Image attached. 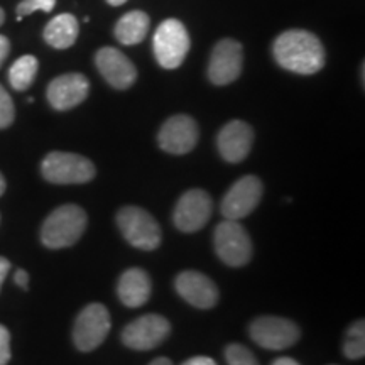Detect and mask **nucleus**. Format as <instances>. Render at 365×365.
Returning a JSON list of instances; mask_svg holds the SVG:
<instances>
[{"label":"nucleus","mask_w":365,"mask_h":365,"mask_svg":"<svg viewBox=\"0 0 365 365\" xmlns=\"http://www.w3.org/2000/svg\"><path fill=\"white\" fill-rule=\"evenodd\" d=\"M272 54L277 65L298 75H314L325 66L327 59L322 41L304 29H291L277 36Z\"/></svg>","instance_id":"1"},{"label":"nucleus","mask_w":365,"mask_h":365,"mask_svg":"<svg viewBox=\"0 0 365 365\" xmlns=\"http://www.w3.org/2000/svg\"><path fill=\"white\" fill-rule=\"evenodd\" d=\"M88 217L78 205H63L46 218L41 228V242L48 249L71 247L85 234Z\"/></svg>","instance_id":"2"},{"label":"nucleus","mask_w":365,"mask_h":365,"mask_svg":"<svg viewBox=\"0 0 365 365\" xmlns=\"http://www.w3.org/2000/svg\"><path fill=\"white\" fill-rule=\"evenodd\" d=\"M191 48L185 24L178 19H166L159 24L153 38L154 56L164 70H176L182 65Z\"/></svg>","instance_id":"3"},{"label":"nucleus","mask_w":365,"mask_h":365,"mask_svg":"<svg viewBox=\"0 0 365 365\" xmlns=\"http://www.w3.org/2000/svg\"><path fill=\"white\" fill-rule=\"evenodd\" d=\"M117 225L132 247L154 250L161 244V227L156 218L135 205H127L118 210Z\"/></svg>","instance_id":"4"},{"label":"nucleus","mask_w":365,"mask_h":365,"mask_svg":"<svg viewBox=\"0 0 365 365\" xmlns=\"http://www.w3.org/2000/svg\"><path fill=\"white\" fill-rule=\"evenodd\" d=\"M44 180L54 185H83L95 178V166L90 159L75 153L54 150L41 163Z\"/></svg>","instance_id":"5"},{"label":"nucleus","mask_w":365,"mask_h":365,"mask_svg":"<svg viewBox=\"0 0 365 365\" xmlns=\"http://www.w3.org/2000/svg\"><path fill=\"white\" fill-rule=\"evenodd\" d=\"M217 255L227 266L242 267L252 257V242L239 220H228L225 218L218 223L213 235Z\"/></svg>","instance_id":"6"},{"label":"nucleus","mask_w":365,"mask_h":365,"mask_svg":"<svg viewBox=\"0 0 365 365\" xmlns=\"http://www.w3.org/2000/svg\"><path fill=\"white\" fill-rule=\"evenodd\" d=\"M112 319L108 309L100 303H91L81 309L73 328V341L80 352H91L100 346L110 333Z\"/></svg>","instance_id":"7"},{"label":"nucleus","mask_w":365,"mask_h":365,"mask_svg":"<svg viewBox=\"0 0 365 365\" xmlns=\"http://www.w3.org/2000/svg\"><path fill=\"white\" fill-rule=\"evenodd\" d=\"M249 335L262 349L284 350L299 340L301 331L299 327L291 319L264 314L250 323Z\"/></svg>","instance_id":"8"},{"label":"nucleus","mask_w":365,"mask_h":365,"mask_svg":"<svg viewBox=\"0 0 365 365\" xmlns=\"http://www.w3.org/2000/svg\"><path fill=\"white\" fill-rule=\"evenodd\" d=\"M171 325L163 314L148 313L135 318L122 331V341L132 350H153L170 336Z\"/></svg>","instance_id":"9"},{"label":"nucleus","mask_w":365,"mask_h":365,"mask_svg":"<svg viewBox=\"0 0 365 365\" xmlns=\"http://www.w3.org/2000/svg\"><path fill=\"white\" fill-rule=\"evenodd\" d=\"M264 193L262 181L257 176H244L237 180L222 200V215L228 220H240L250 215L261 203Z\"/></svg>","instance_id":"10"},{"label":"nucleus","mask_w":365,"mask_h":365,"mask_svg":"<svg viewBox=\"0 0 365 365\" xmlns=\"http://www.w3.org/2000/svg\"><path fill=\"white\" fill-rule=\"evenodd\" d=\"M244 66V49L234 39L218 41L208 63V80L217 86L234 83Z\"/></svg>","instance_id":"11"},{"label":"nucleus","mask_w":365,"mask_h":365,"mask_svg":"<svg viewBox=\"0 0 365 365\" xmlns=\"http://www.w3.org/2000/svg\"><path fill=\"white\" fill-rule=\"evenodd\" d=\"M212 215V198L203 190H188L178 200L173 220L182 234H195L207 225Z\"/></svg>","instance_id":"12"},{"label":"nucleus","mask_w":365,"mask_h":365,"mask_svg":"<svg viewBox=\"0 0 365 365\" xmlns=\"http://www.w3.org/2000/svg\"><path fill=\"white\" fill-rule=\"evenodd\" d=\"M158 143L164 153L182 156L198 143V125L190 115H175L164 122L158 134Z\"/></svg>","instance_id":"13"},{"label":"nucleus","mask_w":365,"mask_h":365,"mask_svg":"<svg viewBox=\"0 0 365 365\" xmlns=\"http://www.w3.org/2000/svg\"><path fill=\"white\" fill-rule=\"evenodd\" d=\"M178 294L186 303L200 309H210L218 303L220 293L215 282L198 271H185L178 274L175 281Z\"/></svg>","instance_id":"14"},{"label":"nucleus","mask_w":365,"mask_h":365,"mask_svg":"<svg viewBox=\"0 0 365 365\" xmlns=\"http://www.w3.org/2000/svg\"><path fill=\"white\" fill-rule=\"evenodd\" d=\"M100 75L103 76L108 85L117 90H127L135 83L137 70L134 63L124 53L115 48H102L95 56Z\"/></svg>","instance_id":"15"},{"label":"nucleus","mask_w":365,"mask_h":365,"mask_svg":"<svg viewBox=\"0 0 365 365\" xmlns=\"http://www.w3.org/2000/svg\"><path fill=\"white\" fill-rule=\"evenodd\" d=\"M90 83L81 73H66L54 78L48 86V102L54 110L65 112L75 108L88 97Z\"/></svg>","instance_id":"16"},{"label":"nucleus","mask_w":365,"mask_h":365,"mask_svg":"<svg viewBox=\"0 0 365 365\" xmlns=\"http://www.w3.org/2000/svg\"><path fill=\"white\" fill-rule=\"evenodd\" d=\"M254 144V130L244 120H232L218 132L217 145L220 156L227 163H242L249 156Z\"/></svg>","instance_id":"17"},{"label":"nucleus","mask_w":365,"mask_h":365,"mask_svg":"<svg viewBox=\"0 0 365 365\" xmlns=\"http://www.w3.org/2000/svg\"><path fill=\"white\" fill-rule=\"evenodd\" d=\"M153 282L149 274L139 267L127 269L117 284V294L122 303L129 308H139L150 298Z\"/></svg>","instance_id":"18"},{"label":"nucleus","mask_w":365,"mask_h":365,"mask_svg":"<svg viewBox=\"0 0 365 365\" xmlns=\"http://www.w3.org/2000/svg\"><path fill=\"white\" fill-rule=\"evenodd\" d=\"M80 26L73 14H59L44 27V41L56 49H68L76 43Z\"/></svg>","instance_id":"19"},{"label":"nucleus","mask_w":365,"mask_h":365,"mask_svg":"<svg viewBox=\"0 0 365 365\" xmlns=\"http://www.w3.org/2000/svg\"><path fill=\"white\" fill-rule=\"evenodd\" d=\"M149 27L150 19L148 14L143 11H130L117 21L113 34L120 44L134 46L145 39Z\"/></svg>","instance_id":"20"},{"label":"nucleus","mask_w":365,"mask_h":365,"mask_svg":"<svg viewBox=\"0 0 365 365\" xmlns=\"http://www.w3.org/2000/svg\"><path fill=\"white\" fill-rule=\"evenodd\" d=\"M39 63L38 59L31 54H26V56H21L9 70V81H11V86L17 91H24L33 85V81L38 75Z\"/></svg>","instance_id":"21"},{"label":"nucleus","mask_w":365,"mask_h":365,"mask_svg":"<svg viewBox=\"0 0 365 365\" xmlns=\"http://www.w3.org/2000/svg\"><path fill=\"white\" fill-rule=\"evenodd\" d=\"M344 354L346 359L357 360L364 359L365 355V323L364 319L352 323V327L346 331V339L344 344Z\"/></svg>","instance_id":"22"},{"label":"nucleus","mask_w":365,"mask_h":365,"mask_svg":"<svg viewBox=\"0 0 365 365\" xmlns=\"http://www.w3.org/2000/svg\"><path fill=\"white\" fill-rule=\"evenodd\" d=\"M225 359L228 365H259L257 359L247 346L240 344H230L225 349Z\"/></svg>","instance_id":"23"},{"label":"nucleus","mask_w":365,"mask_h":365,"mask_svg":"<svg viewBox=\"0 0 365 365\" xmlns=\"http://www.w3.org/2000/svg\"><path fill=\"white\" fill-rule=\"evenodd\" d=\"M54 6H56V0H22V2L17 6V21H22L24 16H31L36 11L43 12H51Z\"/></svg>","instance_id":"24"},{"label":"nucleus","mask_w":365,"mask_h":365,"mask_svg":"<svg viewBox=\"0 0 365 365\" xmlns=\"http://www.w3.org/2000/svg\"><path fill=\"white\" fill-rule=\"evenodd\" d=\"M14 118H16V107H14L11 95L0 85V129L11 127Z\"/></svg>","instance_id":"25"},{"label":"nucleus","mask_w":365,"mask_h":365,"mask_svg":"<svg viewBox=\"0 0 365 365\" xmlns=\"http://www.w3.org/2000/svg\"><path fill=\"white\" fill-rule=\"evenodd\" d=\"M11 360V333L0 325V365H7Z\"/></svg>","instance_id":"26"},{"label":"nucleus","mask_w":365,"mask_h":365,"mask_svg":"<svg viewBox=\"0 0 365 365\" xmlns=\"http://www.w3.org/2000/svg\"><path fill=\"white\" fill-rule=\"evenodd\" d=\"M9 51H11V43H9L6 36H0V68H2L4 61L7 59Z\"/></svg>","instance_id":"27"},{"label":"nucleus","mask_w":365,"mask_h":365,"mask_svg":"<svg viewBox=\"0 0 365 365\" xmlns=\"http://www.w3.org/2000/svg\"><path fill=\"white\" fill-rule=\"evenodd\" d=\"M14 281H16V284L21 286L22 289H27V286H29V274H27L24 269H19V271L14 274Z\"/></svg>","instance_id":"28"},{"label":"nucleus","mask_w":365,"mask_h":365,"mask_svg":"<svg viewBox=\"0 0 365 365\" xmlns=\"http://www.w3.org/2000/svg\"><path fill=\"white\" fill-rule=\"evenodd\" d=\"M181 365H217V362L210 357H203V355H198V357H191L182 362Z\"/></svg>","instance_id":"29"},{"label":"nucleus","mask_w":365,"mask_h":365,"mask_svg":"<svg viewBox=\"0 0 365 365\" xmlns=\"http://www.w3.org/2000/svg\"><path fill=\"white\" fill-rule=\"evenodd\" d=\"M9 271H11V262L6 257H0V287H2L4 281H6Z\"/></svg>","instance_id":"30"},{"label":"nucleus","mask_w":365,"mask_h":365,"mask_svg":"<svg viewBox=\"0 0 365 365\" xmlns=\"http://www.w3.org/2000/svg\"><path fill=\"white\" fill-rule=\"evenodd\" d=\"M272 365H299V364L296 362L294 359H289V357H281V359L274 360Z\"/></svg>","instance_id":"31"},{"label":"nucleus","mask_w":365,"mask_h":365,"mask_svg":"<svg viewBox=\"0 0 365 365\" xmlns=\"http://www.w3.org/2000/svg\"><path fill=\"white\" fill-rule=\"evenodd\" d=\"M149 365H173V362H171L170 359H166V357H159L156 360H153V362H150Z\"/></svg>","instance_id":"32"},{"label":"nucleus","mask_w":365,"mask_h":365,"mask_svg":"<svg viewBox=\"0 0 365 365\" xmlns=\"http://www.w3.org/2000/svg\"><path fill=\"white\" fill-rule=\"evenodd\" d=\"M107 2L110 4V6H113V7H118V6H124L127 0H107Z\"/></svg>","instance_id":"33"},{"label":"nucleus","mask_w":365,"mask_h":365,"mask_svg":"<svg viewBox=\"0 0 365 365\" xmlns=\"http://www.w3.org/2000/svg\"><path fill=\"white\" fill-rule=\"evenodd\" d=\"M4 191H6V180H4L2 173H0V196L4 195Z\"/></svg>","instance_id":"34"},{"label":"nucleus","mask_w":365,"mask_h":365,"mask_svg":"<svg viewBox=\"0 0 365 365\" xmlns=\"http://www.w3.org/2000/svg\"><path fill=\"white\" fill-rule=\"evenodd\" d=\"M4 21H6V12H4V9L0 7V26L4 24Z\"/></svg>","instance_id":"35"}]
</instances>
